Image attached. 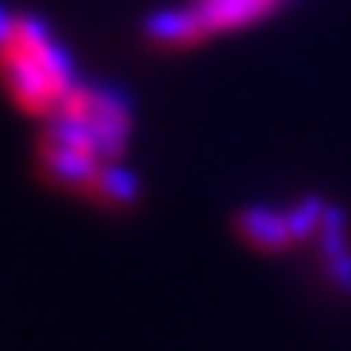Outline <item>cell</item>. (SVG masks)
Segmentation results:
<instances>
[{
	"instance_id": "obj_1",
	"label": "cell",
	"mask_w": 351,
	"mask_h": 351,
	"mask_svg": "<svg viewBox=\"0 0 351 351\" xmlns=\"http://www.w3.org/2000/svg\"><path fill=\"white\" fill-rule=\"evenodd\" d=\"M130 140V108L117 91L82 85L62 98L39 143V169L56 186L75 189L101 205H127L134 179L121 169Z\"/></svg>"
},
{
	"instance_id": "obj_2",
	"label": "cell",
	"mask_w": 351,
	"mask_h": 351,
	"mask_svg": "<svg viewBox=\"0 0 351 351\" xmlns=\"http://www.w3.org/2000/svg\"><path fill=\"white\" fill-rule=\"evenodd\" d=\"M0 88L23 114L46 121L75 88L72 59L29 13L0 10Z\"/></svg>"
},
{
	"instance_id": "obj_3",
	"label": "cell",
	"mask_w": 351,
	"mask_h": 351,
	"mask_svg": "<svg viewBox=\"0 0 351 351\" xmlns=\"http://www.w3.org/2000/svg\"><path fill=\"white\" fill-rule=\"evenodd\" d=\"M283 0H186L150 20V39L160 46H192L221 36L274 13Z\"/></svg>"
},
{
	"instance_id": "obj_4",
	"label": "cell",
	"mask_w": 351,
	"mask_h": 351,
	"mask_svg": "<svg viewBox=\"0 0 351 351\" xmlns=\"http://www.w3.org/2000/svg\"><path fill=\"white\" fill-rule=\"evenodd\" d=\"M319 212L315 205H302L296 212H267V208H254V212L241 215L238 218V231L241 238L261 247V251H280L289 247L302 238V231L313 225Z\"/></svg>"
}]
</instances>
